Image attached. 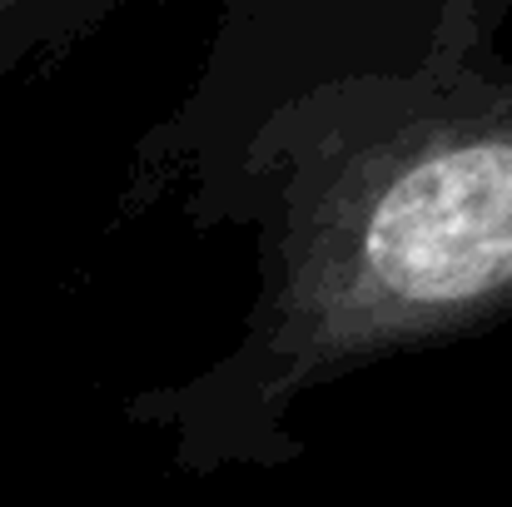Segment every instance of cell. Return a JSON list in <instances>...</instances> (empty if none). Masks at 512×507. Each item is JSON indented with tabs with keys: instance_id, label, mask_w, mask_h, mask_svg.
I'll return each mask as SVG.
<instances>
[{
	"instance_id": "6da1fadb",
	"label": "cell",
	"mask_w": 512,
	"mask_h": 507,
	"mask_svg": "<svg viewBox=\"0 0 512 507\" xmlns=\"http://www.w3.org/2000/svg\"><path fill=\"white\" fill-rule=\"evenodd\" d=\"M353 314L453 319L512 284V140L473 135L403 165L358 224Z\"/></svg>"
}]
</instances>
